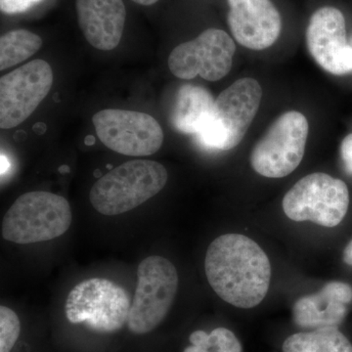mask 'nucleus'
<instances>
[{
	"instance_id": "obj_25",
	"label": "nucleus",
	"mask_w": 352,
	"mask_h": 352,
	"mask_svg": "<svg viewBox=\"0 0 352 352\" xmlns=\"http://www.w3.org/2000/svg\"><path fill=\"white\" fill-rule=\"evenodd\" d=\"M132 1L136 2V3L140 4V6H149L156 3L159 0H132Z\"/></svg>"
},
{
	"instance_id": "obj_17",
	"label": "nucleus",
	"mask_w": 352,
	"mask_h": 352,
	"mask_svg": "<svg viewBox=\"0 0 352 352\" xmlns=\"http://www.w3.org/2000/svg\"><path fill=\"white\" fill-rule=\"evenodd\" d=\"M283 352H352V344L338 327L294 333L285 340Z\"/></svg>"
},
{
	"instance_id": "obj_22",
	"label": "nucleus",
	"mask_w": 352,
	"mask_h": 352,
	"mask_svg": "<svg viewBox=\"0 0 352 352\" xmlns=\"http://www.w3.org/2000/svg\"><path fill=\"white\" fill-rule=\"evenodd\" d=\"M340 156L344 168L352 175V133L349 134L342 140L340 145Z\"/></svg>"
},
{
	"instance_id": "obj_23",
	"label": "nucleus",
	"mask_w": 352,
	"mask_h": 352,
	"mask_svg": "<svg viewBox=\"0 0 352 352\" xmlns=\"http://www.w3.org/2000/svg\"><path fill=\"white\" fill-rule=\"evenodd\" d=\"M344 261L349 265H352V239L347 244L344 251Z\"/></svg>"
},
{
	"instance_id": "obj_1",
	"label": "nucleus",
	"mask_w": 352,
	"mask_h": 352,
	"mask_svg": "<svg viewBox=\"0 0 352 352\" xmlns=\"http://www.w3.org/2000/svg\"><path fill=\"white\" fill-rule=\"evenodd\" d=\"M205 270L217 296L236 307H256L270 289V258L247 236L226 234L217 238L208 247Z\"/></svg>"
},
{
	"instance_id": "obj_8",
	"label": "nucleus",
	"mask_w": 352,
	"mask_h": 352,
	"mask_svg": "<svg viewBox=\"0 0 352 352\" xmlns=\"http://www.w3.org/2000/svg\"><path fill=\"white\" fill-rule=\"evenodd\" d=\"M308 131L302 113L289 111L280 116L252 149V168L270 178L291 175L302 163Z\"/></svg>"
},
{
	"instance_id": "obj_6",
	"label": "nucleus",
	"mask_w": 352,
	"mask_h": 352,
	"mask_svg": "<svg viewBox=\"0 0 352 352\" xmlns=\"http://www.w3.org/2000/svg\"><path fill=\"white\" fill-rule=\"evenodd\" d=\"M131 300L124 288L104 278H91L69 292L65 305L67 318L73 324H85L90 330L115 333L129 319Z\"/></svg>"
},
{
	"instance_id": "obj_24",
	"label": "nucleus",
	"mask_w": 352,
	"mask_h": 352,
	"mask_svg": "<svg viewBox=\"0 0 352 352\" xmlns=\"http://www.w3.org/2000/svg\"><path fill=\"white\" fill-rule=\"evenodd\" d=\"M184 352H214L210 349H204V347L196 346L192 344L191 346L186 347Z\"/></svg>"
},
{
	"instance_id": "obj_15",
	"label": "nucleus",
	"mask_w": 352,
	"mask_h": 352,
	"mask_svg": "<svg viewBox=\"0 0 352 352\" xmlns=\"http://www.w3.org/2000/svg\"><path fill=\"white\" fill-rule=\"evenodd\" d=\"M352 288L342 282H331L319 293L300 298L294 305V321L302 328L338 327L346 316Z\"/></svg>"
},
{
	"instance_id": "obj_20",
	"label": "nucleus",
	"mask_w": 352,
	"mask_h": 352,
	"mask_svg": "<svg viewBox=\"0 0 352 352\" xmlns=\"http://www.w3.org/2000/svg\"><path fill=\"white\" fill-rule=\"evenodd\" d=\"M206 349L214 352H242V344L228 329L217 328L208 333Z\"/></svg>"
},
{
	"instance_id": "obj_21",
	"label": "nucleus",
	"mask_w": 352,
	"mask_h": 352,
	"mask_svg": "<svg viewBox=\"0 0 352 352\" xmlns=\"http://www.w3.org/2000/svg\"><path fill=\"white\" fill-rule=\"evenodd\" d=\"M43 0H0V9L6 14H17L29 10Z\"/></svg>"
},
{
	"instance_id": "obj_13",
	"label": "nucleus",
	"mask_w": 352,
	"mask_h": 352,
	"mask_svg": "<svg viewBox=\"0 0 352 352\" xmlns=\"http://www.w3.org/2000/svg\"><path fill=\"white\" fill-rule=\"evenodd\" d=\"M228 4L229 28L241 45L263 50L276 43L282 21L271 0H228Z\"/></svg>"
},
{
	"instance_id": "obj_7",
	"label": "nucleus",
	"mask_w": 352,
	"mask_h": 352,
	"mask_svg": "<svg viewBox=\"0 0 352 352\" xmlns=\"http://www.w3.org/2000/svg\"><path fill=\"white\" fill-rule=\"evenodd\" d=\"M349 207L346 183L323 173L308 175L283 199L285 214L294 221H311L324 227L339 226Z\"/></svg>"
},
{
	"instance_id": "obj_14",
	"label": "nucleus",
	"mask_w": 352,
	"mask_h": 352,
	"mask_svg": "<svg viewBox=\"0 0 352 352\" xmlns=\"http://www.w3.org/2000/svg\"><path fill=\"white\" fill-rule=\"evenodd\" d=\"M76 10L80 30L90 45L104 51L119 45L126 18L122 0H76Z\"/></svg>"
},
{
	"instance_id": "obj_19",
	"label": "nucleus",
	"mask_w": 352,
	"mask_h": 352,
	"mask_svg": "<svg viewBox=\"0 0 352 352\" xmlns=\"http://www.w3.org/2000/svg\"><path fill=\"white\" fill-rule=\"evenodd\" d=\"M19 317L10 308L0 307V352H10L19 339Z\"/></svg>"
},
{
	"instance_id": "obj_16",
	"label": "nucleus",
	"mask_w": 352,
	"mask_h": 352,
	"mask_svg": "<svg viewBox=\"0 0 352 352\" xmlns=\"http://www.w3.org/2000/svg\"><path fill=\"white\" fill-rule=\"evenodd\" d=\"M215 100L206 88L183 85L176 95L171 122L176 131L185 134L199 133L212 117Z\"/></svg>"
},
{
	"instance_id": "obj_9",
	"label": "nucleus",
	"mask_w": 352,
	"mask_h": 352,
	"mask_svg": "<svg viewBox=\"0 0 352 352\" xmlns=\"http://www.w3.org/2000/svg\"><path fill=\"white\" fill-rule=\"evenodd\" d=\"M102 143L119 154L144 157L161 149L164 132L152 116L136 111L105 109L92 117Z\"/></svg>"
},
{
	"instance_id": "obj_10",
	"label": "nucleus",
	"mask_w": 352,
	"mask_h": 352,
	"mask_svg": "<svg viewBox=\"0 0 352 352\" xmlns=\"http://www.w3.org/2000/svg\"><path fill=\"white\" fill-rule=\"evenodd\" d=\"M235 51V43L227 32L206 30L194 41L179 44L171 51L168 68L182 80L200 76L204 80L217 82L228 75Z\"/></svg>"
},
{
	"instance_id": "obj_18",
	"label": "nucleus",
	"mask_w": 352,
	"mask_h": 352,
	"mask_svg": "<svg viewBox=\"0 0 352 352\" xmlns=\"http://www.w3.org/2000/svg\"><path fill=\"white\" fill-rule=\"evenodd\" d=\"M43 45V39L34 32L15 30L0 38V69L4 71L24 62L36 54Z\"/></svg>"
},
{
	"instance_id": "obj_2",
	"label": "nucleus",
	"mask_w": 352,
	"mask_h": 352,
	"mask_svg": "<svg viewBox=\"0 0 352 352\" xmlns=\"http://www.w3.org/2000/svg\"><path fill=\"white\" fill-rule=\"evenodd\" d=\"M168 179V171L162 164L148 160L127 162L94 183L90 203L101 214H124L156 196Z\"/></svg>"
},
{
	"instance_id": "obj_26",
	"label": "nucleus",
	"mask_w": 352,
	"mask_h": 352,
	"mask_svg": "<svg viewBox=\"0 0 352 352\" xmlns=\"http://www.w3.org/2000/svg\"><path fill=\"white\" fill-rule=\"evenodd\" d=\"M9 166L8 161H7L6 157H4L3 155L1 156V173H6L7 168Z\"/></svg>"
},
{
	"instance_id": "obj_27",
	"label": "nucleus",
	"mask_w": 352,
	"mask_h": 352,
	"mask_svg": "<svg viewBox=\"0 0 352 352\" xmlns=\"http://www.w3.org/2000/svg\"><path fill=\"white\" fill-rule=\"evenodd\" d=\"M351 45L352 46V39H351Z\"/></svg>"
},
{
	"instance_id": "obj_5",
	"label": "nucleus",
	"mask_w": 352,
	"mask_h": 352,
	"mask_svg": "<svg viewBox=\"0 0 352 352\" xmlns=\"http://www.w3.org/2000/svg\"><path fill=\"white\" fill-rule=\"evenodd\" d=\"M138 276L127 326L131 332L145 335L154 331L170 312L177 294L178 274L168 258L153 256L139 264Z\"/></svg>"
},
{
	"instance_id": "obj_11",
	"label": "nucleus",
	"mask_w": 352,
	"mask_h": 352,
	"mask_svg": "<svg viewBox=\"0 0 352 352\" xmlns=\"http://www.w3.org/2000/svg\"><path fill=\"white\" fill-rule=\"evenodd\" d=\"M53 72L44 60H34L0 78V127L23 124L50 94Z\"/></svg>"
},
{
	"instance_id": "obj_4",
	"label": "nucleus",
	"mask_w": 352,
	"mask_h": 352,
	"mask_svg": "<svg viewBox=\"0 0 352 352\" xmlns=\"http://www.w3.org/2000/svg\"><path fill=\"white\" fill-rule=\"evenodd\" d=\"M73 214L64 197L45 191L20 196L2 221V237L16 244H34L60 237L71 226Z\"/></svg>"
},
{
	"instance_id": "obj_12",
	"label": "nucleus",
	"mask_w": 352,
	"mask_h": 352,
	"mask_svg": "<svg viewBox=\"0 0 352 352\" xmlns=\"http://www.w3.org/2000/svg\"><path fill=\"white\" fill-rule=\"evenodd\" d=\"M310 55L332 75L352 72V46L347 43L344 14L335 7H322L310 18L307 29Z\"/></svg>"
},
{
	"instance_id": "obj_3",
	"label": "nucleus",
	"mask_w": 352,
	"mask_h": 352,
	"mask_svg": "<svg viewBox=\"0 0 352 352\" xmlns=\"http://www.w3.org/2000/svg\"><path fill=\"white\" fill-rule=\"evenodd\" d=\"M263 89L258 80H236L217 97L212 117L201 127L197 140L215 151H228L240 144L258 113Z\"/></svg>"
}]
</instances>
